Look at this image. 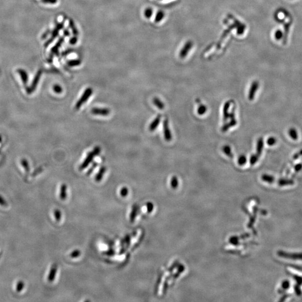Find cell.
<instances>
[{
  "instance_id": "1",
  "label": "cell",
  "mask_w": 302,
  "mask_h": 302,
  "mask_svg": "<svg viewBox=\"0 0 302 302\" xmlns=\"http://www.w3.org/2000/svg\"><path fill=\"white\" fill-rule=\"evenodd\" d=\"M100 151L101 149L100 147H96L94 148V149L92 152L89 153L86 158H85L83 163H82L81 165L79 166V170H83L84 169H86L87 166H89V165L93 161V158L96 156L99 155Z\"/></svg>"
},
{
  "instance_id": "2",
  "label": "cell",
  "mask_w": 302,
  "mask_h": 302,
  "mask_svg": "<svg viewBox=\"0 0 302 302\" xmlns=\"http://www.w3.org/2000/svg\"><path fill=\"white\" fill-rule=\"evenodd\" d=\"M92 93H93L92 89L91 88H87V89L84 91V92L82 94L81 98H79V101H77V103L75 105V108L76 109H79V108H81L82 104L84 103L89 99L91 95H92Z\"/></svg>"
},
{
  "instance_id": "3",
  "label": "cell",
  "mask_w": 302,
  "mask_h": 302,
  "mask_svg": "<svg viewBox=\"0 0 302 302\" xmlns=\"http://www.w3.org/2000/svg\"><path fill=\"white\" fill-rule=\"evenodd\" d=\"M163 134L164 138L167 141H170L172 139L171 132L170 129L169 125V120L168 119H165L163 121Z\"/></svg>"
},
{
  "instance_id": "4",
  "label": "cell",
  "mask_w": 302,
  "mask_h": 302,
  "mask_svg": "<svg viewBox=\"0 0 302 302\" xmlns=\"http://www.w3.org/2000/svg\"><path fill=\"white\" fill-rule=\"evenodd\" d=\"M259 87V82L257 81H255L252 83L248 95V98L249 100L252 101L254 99Z\"/></svg>"
},
{
  "instance_id": "5",
  "label": "cell",
  "mask_w": 302,
  "mask_h": 302,
  "mask_svg": "<svg viewBox=\"0 0 302 302\" xmlns=\"http://www.w3.org/2000/svg\"><path fill=\"white\" fill-rule=\"evenodd\" d=\"M232 103H233L232 100L227 101L224 105L223 109V121L224 122H226L228 119L229 114V109Z\"/></svg>"
},
{
  "instance_id": "6",
  "label": "cell",
  "mask_w": 302,
  "mask_h": 302,
  "mask_svg": "<svg viewBox=\"0 0 302 302\" xmlns=\"http://www.w3.org/2000/svg\"><path fill=\"white\" fill-rule=\"evenodd\" d=\"M91 113L93 114L101 116H107L110 114V110L106 108H94L91 109Z\"/></svg>"
},
{
  "instance_id": "7",
  "label": "cell",
  "mask_w": 302,
  "mask_h": 302,
  "mask_svg": "<svg viewBox=\"0 0 302 302\" xmlns=\"http://www.w3.org/2000/svg\"><path fill=\"white\" fill-rule=\"evenodd\" d=\"M263 148H264V139L262 137H260L257 140V145H256V154L259 156V157L261 155Z\"/></svg>"
},
{
  "instance_id": "8",
  "label": "cell",
  "mask_w": 302,
  "mask_h": 302,
  "mask_svg": "<svg viewBox=\"0 0 302 302\" xmlns=\"http://www.w3.org/2000/svg\"><path fill=\"white\" fill-rule=\"evenodd\" d=\"M237 124V121L236 120V119H235V120H231L229 122H227V123H225L222 127L221 131L223 133H225L226 132L228 131L229 128H231V127H233L236 126Z\"/></svg>"
},
{
  "instance_id": "9",
  "label": "cell",
  "mask_w": 302,
  "mask_h": 302,
  "mask_svg": "<svg viewBox=\"0 0 302 302\" xmlns=\"http://www.w3.org/2000/svg\"><path fill=\"white\" fill-rule=\"evenodd\" d=\"M161 119V115H158V116L155 119V120H153L152 122H151V124H150V127H149L150 131L153 132V131L156 130V129L157 128L158 125L160 124V122Z\"/></svg>"
},
{
  "instance_id": "10",
  "label": "cell",
  "mask_w": 302,
  "mask_h": 302,
  "mask_svg": "<svg viewBox=\"0 0 302 302\" xmlns=\"http://www.w3.org/2000/svg\"><path fill=\"white\" fill-rule=\"evenodd\" d=\"M106 167L103 166L99 170L98 173L96 175L95 180L97 182H100V180L102 179L103 177V175L105 174V172H106Z\"/></svg>"
},
{
  "instance_id": "11",
  "label": "cell",
  "mask_w": 302,
  "mask_h": 302,
  "mask_svg": "<svg viewBox=\"0 0 302 302\" xmlns=\"http://www.w3.org/2000/svg\"><path fill=\"white\" fill-rule=\"evenodd\" d=\"M222 151L229 158H232L233 157V154L232 152L231 148L228 145H225L222 147Z\"/></svg>"
},
{
  "instance_id": "12",
  "label": "cell",
  "mask_w": 302,
  "mask_h": 302,
  "mask_svg": "<svg viewBox=\"0 0 302 302\" xmlns=\"http://www.w3.org/2000/svg\"><path fill=\"white\" fill-rule=\"evenodd\" d=\"M261 179L265 182H267V183H269V184H272L274 182L275 178L271 175L268 174H264L262 175Z\"/></svg>"
},
{
  "instance_id": "13",
  "label": "cell",
  "mask_w": 302,
  "mask_h": 302,
  "mask_svg": "<svg viewBox=\"0 0 302 302\" xmlns=\"http://www.w3.org/2000/svg\"><path fill=\"white\" fill-rule=\"evenodd\" d=\"M281 256H286V258L294 259V260H300L302 259V254H288V253H281Z\"/></svg>"
},
{
  "instance_id": "14",
  "label": "cell",
  "mask_w": 302,
  "mask_h": 302,
  "mask_svg": "<svg viewBox=\"0 0 302 302\" xmlns=\"http://www.w3.org/2000/svg\"><path fill=\"white\" fill-rule=\"evenodd\" d=\"M289 135L291 139H293L294 141L297 140L298 138V134L297 133V131L295 128H291L289 129L288 131Z\"/></svg>"
},
{
  "instance_id": "15",
  "label": "cell",
  "mask_w": 302,
  "mask_h": 302,
  "mask_svg": "<svg viewBox=\"0 0 302 302\" xmlns=\"http://www.w3.org/2000/svg\"><path fill=\"white\" fill-rule=\"evenodd\" d=\"M153 102L156 106L158 108V109L162 110L165 108V104L163 103V102L160 99H159L157 98H153Z\"/></svg>"
},
{
  "instance_id": "16",
  "label": "cell",
  "mask_w": 302,
  "mask_h": 302,
  "mask_svg": "<svg viewBox=\"0 0 302 302\" xmlns=\"http://www.w3.org/2000/svg\"><path fill=\"white\" fill-rule=\"evenodd\" d=\"M294 184V181L293 180H288V179H280L278 181V184L280 186H285V185H293Z\"/></svg>"
},
{
  "instance_id": "17",
  "label": "cell",
  "mask_w": 302,
  "mask_h": 302,
  "mask_svg": "<svg viewBox=\"0 0 302 302\" xmlns=\"http://www.w3.org/2000/svg\"><path fill=\"white\" fill-rule=\"evenodd\" d=\"M207 110L208 108L206 105H205L204 104H200L198 108L197 112L199 115H203L207 113Z\"/></svg>"
},
{
  "instance_id": "18",
  "label": "cell",
  "mask_w": 302,
  "mask_h": 302,
  "mask_svg": "<svg viewBox=\"0 0 302 302\" xmlns=\"http://www.w3.org/2000/svg\"><path fill=\"white\" fill-rule=\"evenodd\" d=\"M290 24H291L290 22H288V23H286L284 25V31H285L284 38V43H285L286 41H287V37H288L289 31V29H290V25H291Z\"/></svg>"
},
{
  "instance_id": "19",
  "label": "cell",
  "mask_w": 302,
  "mask_h": 302,
  "mask_svg": "<svg viewBox=\"0 0 302 302\" xmlns=\"http://www.w3.org/2000/svg\"><path fill=\"white\" fill-rule=\"evenodd\" d=\"M66 190H67V186L65 184H63L60 188V197L62 200H65L66 198Z\"/></svg>"
},
{
  "instance_id": "20",
  "label": "cell",
  "mask_w": 302,
  "mask_h": 302,
  "mask_svg": "<svg viewBox=\"0 0 302 302\" xmlns=\"http://www.w3.org/2000/svg\"><path fill=\"white\" fill-rule=\"evenodd\" d=\"M56 272H57V267H56V266H53L52 269H51L50 274H49V278H48L49 281H52L53 280V279H55Z\"/></svg>"
},
{
  "instance_id": "21",
  "label": "cell",
  "mask_w": 302,
  "mask_h": 302,
  "mask_svg": "<svg viewBox=\"0 0 302 302\" xmlns=\"http://www.w3.org/2000/svg\"><path fill=\"white\" fill-rule=\"evenodd\" d=\"M259 157L256 154H253L250 158V163L251 165H255L259 160Z\"/></svg>"
},
{
  "instance_id": "22",
  "label": "cell",
  "mask_w": 302,
  "mask_h": 302,
  "mask_svg": "<svg viewBox=\"0 0 302 302\" xmlns=\"http://www.w3.org/2000/svg\"><path fill=\"white\" fill-rule=\"evenodd\" d=\"M246 162H247V157H246V156L243 155L240 156L239 158L238 159V165L240 166H243L246 163Z\"/></svg>"
},
{
  "instance_id": "23",
  "label": "cell",
  "mask_w": 302,
  "mask_h": 302,
  "mask_svg": "<svg viewBox=\"0 0 302 302\" xmlns=\"http://www.w3.org/2000/svg\"><path fill=\"white\" fill-rule=\"evenodd\" d=\"M277 142V140L274 137H271L267 139V144H268L269 146H274Z\"/></svg>"
},
{
  "instance_id": "24",
  "label": "cell",
  "mask_w": 302,
  "mask_h": 302,
  "mask_svg": "<svg viewBox=\"0 0 302 302\" xmlns=\"http://www.w3.org/2000/svg\"><path fill=\"white\" fill-rule=\"evenodd\" d=\"M178 184H179V182H178V179H177V177L175 176H173L171 179V185L172 188L176 189V188H177Z\"/></svg>"
},
{
  "instance_id": "25",
  "label": "cell",
  "mask_w": 302,
  "mask_h": 302,
  "mask_svg": "<svg viewBox=\"0 0 302 302\" xmlns=\"http://www.w3.org/2000/svg\"><path fill=\"white\" fill-rule=\"evenodd\" d=\"M137 208L136 206H135L133 208L132 213H131V217H130L131 222H133V221L135 220V218H136L137 215Z\"/></svg>"
},
{
  "instance_id": "26",
  "label": "cell",
  "mask_w": 302,
  "mask_h": 302,
  "mask_svg": "<svg viewBox=\"0 0 302 302\" xmlns=\"http://www.w3.org/2000/svg\"><path fill=\"white\" fill-rule=\"evenodd\" d=\"M81 255V251L79 250H75L71 252L70 256L71 258H77Z\"/></svg>"
},
{
  "instance_id": "27",
  "label": "cell",
  "mask_w": 302,
  "mask_h": 302,
  "mask_svg": "<svg viewBox=\"0 0 302 302\" xmlns=\"http://www.w3.org/2000/svg\"><path fill=\"white\" fill-rule=\"evenodd\" d=\"M128 193H129V191H128V188H127V187H123L120 190V195L122 196V197H125V196H127Z\"/></svg>"
},
{
  "instance_id": "28",
  "label": "cell",
  "mask_w": 302,
  "mask_h": 302,
  "mask_svg": "<svg viewBox=\"0 0 302 302\" xmlns=\"http://www.w3.org/2000/svg\"><path fill=\"white\" fill-rule=\"evenodd\" d=\"M283 36V32L280 30H278L275 34V39L278 41H279L282 39Z\"/></svg>"
},
{
  "instance_id": "29",
  "label": "cell",
  "mask_w": 302,
  "mask_h": 302,
  "mask_svg": "<svg viewBox=\"0 0 302 302\" xmlns=\"http://www.w3.org/2000/svg\"><path fill=\"white\" fill-rule=\"evenodd\" d=\"M228 117L230 119V120H235L236 119V117H235V106L232 108L231 112H230L229 114Z\"/></svg>"
},
{
  "instance_id": "30",
  "label": "cell",
  "mask_w": 302,
  "mask_h": 302,
  "mask_svg": "<svg viewBox=\"0 0 302 302\" xmlns=\"http://www.w3.org/2000/svg\"><path fill=\"white\" fill-rule=\"evenodd\" d=\"M55 214L56 219L58 221H60V218H61V213L60 211L59 210H55Z\"/></svg>"
},
{
  "instance_id": "31",
  "label": "cell",
  "mask_w": 302,
  "mask_h": 302,
  "mask_svg": "<svg viewBox=\"0 0 302 302\" xmlns=\"http://www.w3.org/2000/svg\"><path fill=\"white\" fill-rule=\"evenodd\" d=\"M147 211L148 213H151L153 210V205L152 203L148 202L147 203Z\"/></svg>"
},
{
  "instance_id": "32",
  "label": "cell",
  "mask_w": 302,
  "mask_h": 302,
  "mask_svg": "<svg viewBox=\"0 0 302 302\" xmlns=\"http://www.w3.org/2000/svg\"><path fill=\"white\" fill-rule=\"evenodd\" d=\"M152 14V10L151 8H148L145 11V15H146V17H148V18H150V17H151Z\"/></svg>"
},
{
  "instance_id": "33",
  "label": "cell",
  "mask_w": 302,
  "mask_h": 302,
  "mask_svg": "<svg viewBox=\"0 0 302 302\" xmlns=\"http://www.w3.org/2000/svg\"><path fill=\"white\" fill-rule=\"evenodd\" d=\"M163 12H158V14H157V16L156 17V21L157 22L161 21V20L163 18Z\"/></svg>"
},
{
  "instance_id": "34",
  "label": "cell",
  "mask_w": 302,
  "mask_h": 302,
  "mask_svg": "<svg viewBox=\"0 0 302 302\" xmlns=\"http://www.w3.org/2000/svg\"><path fill=\"white\" fill-rule=\"evenodd\" d=\"M302 169V162L297 164L294 167V170L295 171L298 172L300 171Z\"/></svg>"
},
{
  "instance_id": "35",
  "label": "cell",
  "mask_w": 302,
  "mask_h": 302,
  "mask_svg": "<svg viewBox=\"0 0 302 302\" xmlns=\"http://www.w3.org/2000/svg\"><path fill=\"white\" fill-rule=\"evenodd\" d=\"M97 165H98V164H97L96 162L93 163V166H91V168L89 170V171H88V172H87V175H89L91 174L93 172V170L95 169V168Z\"/></svg>"
},
{
  "instance_id": "36",
  "label": "cell",
  "mask_w": 302,
  "mask_h": 302,
  "mask_svg": "<svg viewBox=\"0 0 302 302\" xmlns=\"http://www.w3.org/2000/svg\"><path fill=\"white\" fill-rule=\"evenodd\" d=\"M54 90L57 93H61L62 91V89L59 85H55L54 87Z\"/></svg>"
},
{
  "instance_id": "37",
  "label": "cell",
  "mask_w": 302,
  "mask_h": 302,
  "mask_svg": "<svg viewBox=\"0 0 302 302\" xmlns=\"http://www.w3.org/2000/svg\"><path fill=\"white\" fill-rule=\"evenodd\" d=\"M302 150H300V151H298V152L296 153L295 155H294V156H293V158L294 160H297L298 158L300 157H302Z\"/></svg>"
},
{
  "instance_id": "38",
  "label": "cell",
  "mask_w": 302,
  "mask_h": 302,
  "mask_svg": "<svg viewBox=\"0 0 302 302\" xmlns=\"http://www.w3.org/2000/svg\"><path fill=\"white\" fill-rule=\"evenodd\" d=\"M79 63H80L79 61H78V60H74V61H71V62L69 63V65H72V66H74V65H79Z\"/></svg>"
},
{
  "instance_id": "39",
  "label": "cell",
  "mask_w": 302,
  "mask_h": 302,
  "mask_svg": "<svg viewBox=\"0 0 302 302\" xmlns=\"http://www.w3.org/2000/svg\"><path fill=\"white\" fill-rule=\"evenodd\" d=\"M105 254H106L107 255H109V256H112V255H114L115 252L113 250L108 251H106V253Z\"/></svg>"
},
{
  "instance_id": "40",
  "label": "cell",
  "mask_w": 302,
  "mask_h": 302,
  "mask_svg": "<svg viewBox=\"0 0 302 302\" xmlns=\"http://www.w3.org/2000/svg\"><path fill=\"white\" fill-rule=\"evenodd\" d=\"M57 0H43L44 2L50 3H55Z\"/></svg>"
},
{
  "instance_id": "41",
  "label": "cell",
  "mask_w": 302,
  "mask_h": 302,
  "mask_svg": "<svg viewBox=\"0 0 302 302\" xmlns=\"http://www.w3.org/2000/svg\"><path fill=\"white\" fill-rule=\"evenodd\" d=\"M130 240H131V238H130V237H129V236H127V237H126V240H125V241H126V242H127V245H129V242H130V241H131Z\"/></svg>"
}]
</instances>
